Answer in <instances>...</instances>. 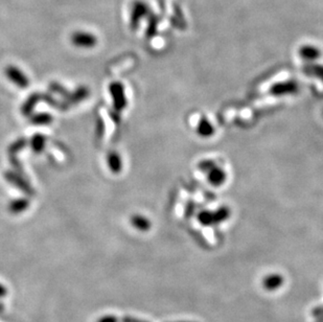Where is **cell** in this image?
Instances as JSON below:
<instances>
[{"label":"cell","instance_id":"cell-14","mask_svg":"<svg viewBox=\"0 0 323 322\" xmlns=\"http://www.w3.org/2000/svg\"><path fill=\"white\" fill-rule=\"evenodd\" d=\"M90 94V90L86 86H80L78 87L73 93L69 94V97L66 99L67 104L69 105H77L86 100Z\"/></svg>","mask_w":323,"mask_h":322},{"label":"cell","instance_id":"cell-23","mask_svg":"<svg viewBox=\"0 0 323 322\" xmlns=\"http://www.w3.org/2000/svg\"><path fill=\"white\" fill-rule=\"evenodd\" d=\"M50 89L52 92L62 95V97H64L65 99H67L70 94V92L64 86L59 84V83H52V84L50 85Z\"/></svg>","mask_w":323,"mask_h":322},{"label":"cell","instance_id":"cell-10","mask_svg":"<svg viewBox=\"0 0 323 322\" xmlns=\"http://www.w3.org/2000/svg\"><path fill=\"white\" fill-rule=\"evenodd\" d=\"M30 205H31V202L27 197L17 198L10 202L8 205V210L12 214H20L22 212H25L27 209H29Z\"/></svg>","mask_w":323,"mask_h":322},{"label":"cell","instance_id":"cell-12","mask_svg":"<svg viewBox=\"0 0 323 322\" xmlns=\"http://www.w3.org/2000/svg\"><path fill=\"white\" fill-rule=\"evenodd\" d=\"M107 163L113 174H119L123 171V160L116 151H111L107 155Z\"/></svg>","mask_w":323,"mask_h":322},{"label":"cell","instance_id":"cell-3","mask_svg":"<svg viewBox=\"0 0 323 322\" xmlns=\"http://www.w3.org/2000/svg\"><path fill=\"white\" fill-rule=\"evenodd\" d=\"M6 77L21 89H27L30 86V79L23 71L14 65H9L5 69Z\"/></svg>","mask_w":323,"mask_h":322},{"label":"cell","instance_id":"cell-13","mask_svg":"<svg viewBox=\"0 0 323 322\" xmlns=\"http://www.w3.org/2000/svg\"><path fill=\"white\" fill-rule=\"evenodd\" d=\"M42 100L41 93H33L21 106V113L25 116H30L34 112L36 106Z\"/></svg>","mask_w":323,"mask_h":322},{"label":"cell","instance_id":"cell-16","mask_svg":"<svg viewBox=\"0 0 323 322\" xmlns=\"http://www.w3.org/2000/svg\"><path fill=\"white\" fill-rule=\"evenodd\" d=\"M197 133L199 136L203 138H208L211 137L214 134V128L212 124L208 121V118L202 117L200 122L198 123L197 127Z\"/></svg>","mask_w":323,"mask_h":322},{"label":"cell","instance_id":"cell-1","mask_svg":"<svg viewBox=\"0 0 323 322\" xmlns=\"http://www.w3.org/2000/svg\"><path fill=\"white\" fill-rule=\"evenodd\" d=\"M70 42L78 49L89 50L98 45L99 39L92 33L86 31H77L71 34Z\"/></svg>","mask_w":323,"mask_h":322},{"label":"cell","instance_id":"cell-15","mask_svg":"<svg viewBox=\"0 0 323 322\" xmlns=\"http://www.w3.org/2000/svg\"><path fill=\"white\" fill-rule=\"evenodd\" d=\"M299 55L300 57L308 62H313L315 60L319 59L321 56V52L316 46L313 45H304L299 50Z\"/></svg>","mask_w":323,"mask_h":322},{"label":"cell","instance_id":"cell-30","mask_svg":"<svg viewBox=\"0 0 323 322\" xmlns=\"http://www.w3.org/2000/svg\"><path fill=\"white\" fill-rule=\"evenodd\" d=\"M3 309H4V305L0 304V312H2V311H3Z\"/></svg>","mask_w":323,"mask_h":322},{"label":"cell","instance_id":"cell-20","mask_svg":"<svg viewBox=\"0 0 323 322\" xmlns=\"http://www.w3.org/2000/svg\"><path fill=\"white\" fill-rule=\"evenodd\" d=\"M198 221L204 226H210L214 224V219H213V212L209 210H203L199 213L198 216Z\"/></svg>","mask_w":323,"mask_h":322},{"label":"cell","instance_id":"cell-25","mask_svg":"<svg viewBox=\"0 0 323 322\" xmlns=\"http://www.w3.org/2000/svg\"><path fill=\"white\" fill-rule=\"evenodd\" d=\"M158 26V21L156 18H152L151 23L149 25V28L147 30V37H153L154 34L156 33V28Z\"/></svg>","mask_w":323,"mask_h":322},{"label":"cell","instance_id":"cell-2","mask_svg":"<svg viewBox=\"0 0 323 322\" xmlns=\"http://www.w3.org/2000/svg\"><path fill=\"white\" fill-rule=\"evenodd\" d=\"M109 92L113 101V107L115 111L121 112L126 109L128 100L126 97L125 86L121 82H112L109 85Z\"/></svg>","mask_w":323,"mask_h":322},{"label":"cell","instance_id":"cell-11","mask_svg":"<svg viewBox=\"0 0 323 322\" xmlns=\"http://www.w3.org/2000/svg\"><path fill=\"white\" fill-rule=\"evenodd\" d=\"M130 224L133 226V227L141 232H147L151 229L152 227V223L150 221V219H148L147 217L142 216V214H133L132 217L130 218Z\"/></svg>","mask_w":323,"mask_h":322},{"label":"cell","instance_id":"cell-21","mask_svg":"<svg viewBox=\"0 0 323 322\" xmlns=\"http://www.w3.org/2000/svg\"><path fill=\"white\" fill-rule=\"evenodd\" d=\"M306 74L309 76H314L320 81L323 82V66L322 65H317V64H312V65H307L304 67Z\"/></svg>","mask_w":323,"mask_h":322},{"label":"cell","instance_id":"cell-4","mask_svg":"<svg viewBox=\"0 0 323 322\" xmlns=\"http://www.w3.org/2000/svg\"><path fill=\"white\" fill-rule=\"evenodd\" d=\"M5 179L9 183L16 186L18 189H20L21 192H23L26 195L34 196V194H35L34 188L28 182L27 179L21 176V174H18L15 171H7L5 173Z\"/></svg>","mask_w":323,"mask_h":322},{"label":"cell","instance_id":"cell-29","mask_svg":"<svg viewBox=\"0 0 323 322\" xmlns=\"http://www.w3.org/2000/svg\"><path fill=\"white\" fill-rule=\"evenodd\" d=\"M7 294H8V289L5 287L4 284L0 283V298L7 296Z\"/></svg>","mask_w":323,"mask_h":322},{"label":"cell","instance_id":"cell-22","mask_svg":"<svg viewBox=\"0 0 323 322\" xmlns=\"http://www.w3.org/2000/svg\"><path fill=\"white\" fill-rule=\"evenodd\" d=\"M41 98H42V101L46 102V104H49L50 106L54 107V108H58V109H61V110L67 109L66 105H62V103H59L54 97H52V95L49 93H41Z\"/></svg>","mask_w":323,"mask_h":322},{"label":"cell","instance_id":"cell-7","mask_svg":"<svg viewBox=\"0 0 323 322\" xmlns=\"http://www.w3.org/2000/svg\"><path fill=\"white\" fill-rule=\"evenodd\" d=\"M283 282H284V277L282 275H280L278 273H273L264 277V279L261 281V284L265 290L272 292V291L278 290L283 284Z\"/></svg>","mask_w":323,"mask_h":322},{"label":"cell","instance_id":"cell-28","mask_svg":"<svg viewBox=\"0 0 323 322\" xmlns=\"http://www.w3.org/2000/svg\"><path fill=\"white\" fill-rule=\"evenodd\" d=\"M119 322H149V321L142 320V319H139L136 317H132V316H125V317L119 318Z\"/></svg>","mask_w":323,"mask_h":322},{"label":"cell","instance_id":"cell-31","mask_svg":"<svg viewBox=\"0 0 323 322\" xmlns=\"http://www.w3.org/2000/svg\"><path fill=\"white\" fill-rule=\"evenodd\" d=\"M178 322H193V321H178Z\"/></svg>","mask_w":323,"mask_h":322},{"label":"cell","instance_id":"cell-5","mask_svg":"<svg viewBox=\"0 0 323 322\" xmlns=\"http://www.w3.org/2000/svg\"><path fill=\"white\" fill-rule=\"evenodd\" d=\"M28 145H29L28 139L19 138L15 142H13V144H12L8 149L10 162H11L12 165H13V168L15 169V171L18 174H22L23 171H22V165H21V163L19 162V160L17 158V154H18L19 151L25 149Z\"/></svg>","mask_w":323,"mask_h":322},{"label":"cell","instance_id":"cell-6","mask_svg":"<svg viewBox=\"0 0 323 322\" xmlns=\"http://www.w3.org/2000/svg\"><path fill=\"white\" fill-rule=\"evenodd\" d=\"M149 13V7L146 3L136 0L131 8V15H130V25L131 29L136 30L139 22L142 18H145Z\"/></svg>","mask_w":323,"mask_h":322},{"label":"cell","instance_id":"cell-17","mask_svg":"<svg viewBox=\"0 0 323 322\" xmlns=\"http://www.w3.org/2000/svg\"><path fill=\"white\" fill-rule=\"evenodd\" d=\"M46 141H47V138L45 135H43L41 133H37V134H35L34 136H32V138L30 139L29 145L35 154H40L45 149Z\"/></svg>","mask_w":323,"mask_h":322},{"label":"cell","instance_id":"cell-19","mask_svg":"<svg viewBox=\"0 0 323 322\" xmlns=\"http://www.w3.org/2000/svg\"><path fill=\"white\" fill-rule=\"evenodd\" d=\"M229 217H230V209L226 206L220 207L219 209H217L213 212L214 224L222 223V222L226 221Z\"/></svg>","mask_w":323,"mask_h":322},{"label":"cell","instance_id":"cell-27","mask_svg":"<svg viewBox=\"0 0 323 322\" xmlns=\"http://www.w3.org/2000/svg\"><path fill=\"white\" fill-rule=\"evenodd\" d=\"M97 322H119V318L114 315H105L99 318Z\"/></svg>","mask_w":323,"mask_h":322},{"label":"cell","instance_id":"cell-18","mask_svg":"<svg viewBox=\"0 0 323 322\" xmlns=\"http://www.w3.org/2000/svg\"><path fill=\"white\" fill-rule=\"evenodd\" d=\"M33 125L36 126H46V125H51L54 122V116L50 113H37L34 114L31 117L30 121Z\"/></svg>","mask_w":323,"mask_h":322},{"label":"cell","instance_id":"cell-8","mask_svg":"<svg viewBox=\"0 0 323 322\" xmlns=\"http://www.w3.org/2000/svg\"><path fill=\"white\" fill-rule=\"evenodd\" d=\"M297 91H298V85L293 81L278 83L276 85H273L270 89V92L273 95H289V94H294Z\"/></svg>","mask_w":323,"mask_h":322},{"label":"cell","instance_id":"cell-32","mask_svg":"<svg viewBox=\"0 0 323 322\" xmlns=\"http://www.w3.org/2000/svg\"><path fill=\"white\" fill-rule=\"evenodd\" d=\"M316 322H322V321H318V320H317V321H316Z\"/></svg>","mask_w":323,"mask_h":322},{"label":"cell","instance_id":"cell-26","mask_svg":"<svg viewBox=\"0 0 323 322\" xmlns=\"http://www.w3.org/2000/svg\"><path fill=\"white\" fill-rule=\"evenodd\" d=\"M312 315L314 318H316L318 321L323 322V305H318L313 308Z\"/></svg>","mask_w":323,"mask_h":322},{"label":"cell","instance_id":"cell-9","mask_svg":"<svg viewBox=\"0 0 323 322\" xmlns=\"http://www.w3.org/2000/svg\"><path fill=\"white\" fill-rule=\"evenodd\" d=\"M227 174L226 172L220 168V166L215 165L211 170L207 172V180L213 186H221L226 182Z\"/></svg>","mask_w":323,"mask_h":322},{"label":"cell","instance_id":"cell-24","mask_svg":"<svg viewBox=\"0 0 323 322\" xmlns=\"http://www.w3.org/2000/svg\"><path fill=\"white\" fill-rule=\"evenodd\" d=\"M217 164H215V162L213 160H202L200 163H199V169L202 171V172H208L209 170H211L213 166H215Z\"/></svg>","mask_w":323,"mask_h":322}]
</instances>
